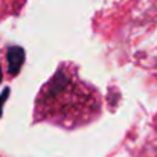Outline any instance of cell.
<instances>
[{"instance_id": "obj_3", "label": "cell", "mask_w": 157, "mask_h": 157, "mask_svg": "<svg viewBox=\"0 0 157 157\" xmlns=\"http://www.w3.org/2000/svg\"><path fill=\"white\" fill-rule=\"evenodd\" d=\"M2 78H3V72H2V64H0V82H2Z\"/></svg>"}, {"instance_id": "obj_1", "label": "cell", "mask_w": 157, "mask_h": 157, "mask_svg": "<svg viewBox=\"0 0 157 157\" xmlns=\"http://www.w3.org/2000/svg\"><path fill=\"white\" fill-rule=\"evenodd\" d=\"M25 49L21 46H9L6 51V59H8V73L9 75H18L21 66L25 64Z\"/></svg>"}, {"instance_id": "obj_2", "label": "cell", "mask_w": 157, "mask_h": 157, "mask_svg": "<svg viewBox=\"0 0 157 157\" xmlns=\"http://www.w3.org/2000/svg\"><path fill=\"white\" fill-rule=\"evenodd\" d=\"M9 93H11V89H9V87H6V89L3 90V93L0 95V117H2V113H3V105H5L6 101H8Z\"/></svg>"}]
</instances>
